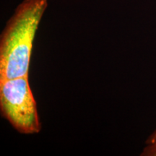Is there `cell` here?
I'll return each instance as SVG.
<instances>
[{
    "mask_svg": "<svg viewBox=\"0 0 156 156\" xmlns=\"http://www.w3.org/2000/svg\"><path fill=\"white\" fill-rule=\"evenodd\" d=\"M47 0H24L0 38V80L28 76L33 45Z\"/></svg>",
    "mask_w": 156,
    "mask_h": 156,
    "instance_id": "cell-1",
    "label": "cell"
},
{
    "mask_svg": "<svg viewBox=\"0 0 156 156\" xmlns=\"http://www.w3.org/2000/svg\"><path fill=\"white\" fill-rule=\"evenodd\" d=\"M0 109L2 115L20 133L34 134L41 131L28 76L0 80Z\"/></svg>",
    "mask_w": 156,
    "mask_h": 156,
    "instance_id": "cell-2",
    "label": "cell"
},
{
    "mask_svg": "<svg viewBox=\"0 0 156 156\" xmlns=\"http://www.w3.org/2000/svg\"><path fill=\"white\" fill-rule=\"evenodd\" d=\"M141 153L142 156H156V140L147 144Z\"/></svg>",
    "mask_w": 156,
    "mask_h": 156,
    "instance_id": "cell-3",
    "label": "cell"
},
{
    "mask_svg": "<svg viewBox=\"0 0 156 156\" xmlns=\"http://www.w3.org/2000/svg\"><path fill=\"white\" fill-rule=\"evenodd\" d=\"M155 140H156V130L153 132V134H151V136H149V138L147 139V142H146V143H147V144L151 143V142H153L154 141H155Z\"/></svg>",
    "mask_w": 156,
    "mask_h": 156,
    "instance_id": "cell-4",
    "label": "cell"
}]
</instances>
